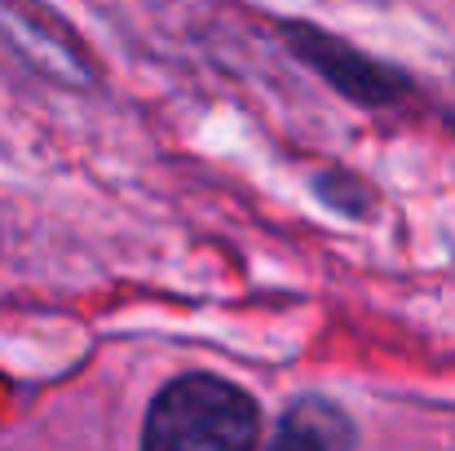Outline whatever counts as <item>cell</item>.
Returning <instances> with one entry per match:
<instances>
[{
	"label": "cell",
	"instance_id": "6da1fadb",
	"mask_svg": "<svg viewBox=\"0 0 455 451\" xmlns=\"http://www.w3.org/2000/svg\"><path fill=\"white\" fill-rule=\"evenodd\" d=\"M257 403L208 372L168 381L155 394L142 430V451H257Z\"/></svg>",
	"mask_w": 455,
	"mask_h": 451
},
{
	"label": "cell",
	"instance_id": "7a4b0ae2",
	"mask_svg": "<svg viewBox=\"0 0 455 451\" xmlns=\"http://www.w3.org/2000/svg\"><path fill=\"white\" fill-rule=\"evenodd\" d=\"M349 443H354V430L340 407L323 399H301L297 407H288L279 434L270 439L266 451H349Z\"/></svg>",
	"mask_w": 455,
	"mask_h": 451
}]
</instances>
